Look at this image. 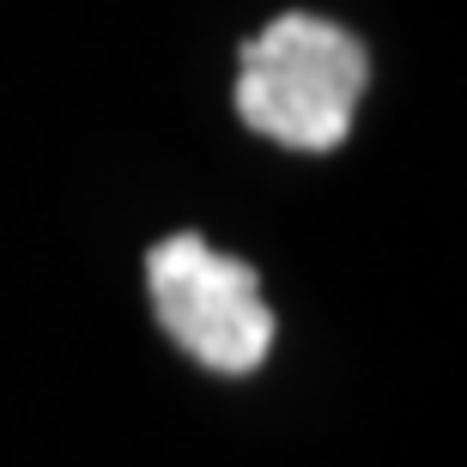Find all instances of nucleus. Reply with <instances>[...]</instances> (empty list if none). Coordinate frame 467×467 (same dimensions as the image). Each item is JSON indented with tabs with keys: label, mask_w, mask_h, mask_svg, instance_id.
<instances>
[{
	"label": "nucleus",
	"mask_w": 467,
	"mask_h": 467,
	"mask_svg": "<svg viewBox=\"0 0 467 467\" xmlns=\"http://www.w3.org/2000/svg\"><path fill=\"white\" fill-rule=\"evenodd\" d=\"M370 86V55L352 31L316 13H279L237 61V116L274 146L334 152L352 134V109Z\"/></svg>",
	"instance_id": "f257e3e1"
},
{
	"label": "nucleus",
	"mask_w": 467,
	"mask_h": 467,
	"mask_svg": "<svg viewBox=\"0 0 467 467\" xmlns=\"http://www.w3.org/2000/svg\"><path fill=\"white\" fill-rule=\"evenodd\" d=\"M146 292L158 328L219 377H249L274 352V310L261 304V274L237 255H219L201 231H176L146 249Z\"/></svg>",
	"instance_id": "f03ea898"
}]
</instances>
